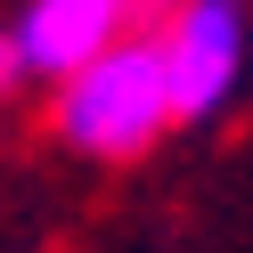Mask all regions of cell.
Listing matches in <instances>:
<instances>
[{
    "label": "cell",
    "mask_w": 253,
    "mask_h": 253,
    "mask_svg": "<svg viewBox=\"0 0 253 253\" xmlns=\"http://www.w3.org/2000/svg\"><path fill=\"white\" fill-rule=\"evenodd\" d=\"M164 74H171V106L180 123H204L229 106L237 74H245V17L237 0H188L164 17Z\"/></svg>",
    "instance_id": "cell-2"
},
{
    "label": "cell",
    "mask_w": 253,
    "mask_h": 253,
    "mask_svg": "<svg viewBox=\"0 0 253 253\" xmlns=\"http://www.w3.org/2000/svg\"><path fill=\"white\" fill-rule=\"evenodd\" d=\"M171 123H180V106H171V74H164V41L155 33L115 41L74 82H57V139L82 155H106V164L147 155Z\"/></svg>",
    "instance_id": "cell-1"
},
{
    "label": "cell",
    "mask_w": 253,
    "mask_h": 253,
    "mask_svg": "<svg viewBox=\"0 0 253 253\" xmlns=\"http://www.w3.org/2000/svg\"><path fill=\"white\" fill-rule=\"evenodd\" d=\"M17 74H25V57H17V33H0V90L17 82Z\"/></svg>",
    "instance_id": "cell-4"
},
{
    "label": "cell",
    "mask_w": 253,
    "mask_h": 253,
    "mask_svg": "<svg viewBox=\"0 0 253 253\" xmlns=\"http://www.w3.org/2000/svg\"><path fill=\"white\" fill-rule=\"evenodd\" d=\"M131 17H139V0H25L17 8V57H25V74L74 82L90 57L131 41Z\"/></svg>",
    "instance_id": "cell-3"
},
{
    "label": "cell",
    "mask_w": 253,
    "mask_h": 253,
    "mask_svg": "<svg viewBox=\"0 0 253 253\" xmlns=\"http://www.w3.org/2000/svg\"><path fill=\"white\" fill-rule=\"evenodd\" d=\"M171 8H188V0H139V17H171Z\"/></svg>",
    "instance_id": "cell-5"
}]
</instances>
